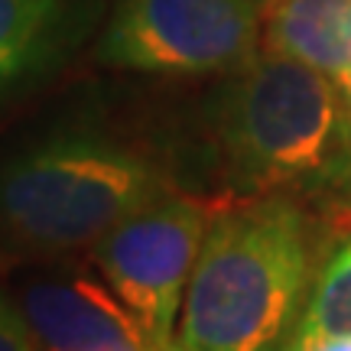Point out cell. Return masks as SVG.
Returning a JSON list of instances; mask_svg holds the SVG:
<instances>
[{
    "mask_svg": "<svg viewBox=\"0 0 351 351\" xmlns=\"http://www.w3.org/2000/svg\"><path fill=\"white\" fill-rule=\"evenodd\" d=\"M208 137L238 199H302L351 182V111L339 82L274 52L225 75Z\"/></svg>",
    "mask_w": 351,
    "mask_h": 351,
    "instance_id": "6da1fadb",
    "label": "cell"
},
{
    "mask_svg": "<svg viewBox=\"0 0 351 351\" xmlns=\"http://www.w3.org/2000/svg\"><path fill=\"white\" fill-rule=\"evenodd\" d=\"M313 289V218L289 195L212 212L176 351H283Z\"/></svg>",
    "mask_w": 351,
    "mask_h": 351,
    "instance_id": "7a4b0ae2",
    "label": "cell"
},
{
    "mask_svg": "<svg viewBox=\"0 0 351 351\" xmlns=\"http://www.w3.org/2000/svg\"><path fill=\"white\" fill-rule=\"evenodd\" d=\"M169 192L150 156L95 130H56L0 156V244L33 257L91 251Z\"/></svg>",
    "mask_w": 351,
    "mask_h": 351,
    "instance_id": "3957f363",
    "label": "cell"
},
{
    "mask_svg": "<svg viewBox=\"0 0 351 351\" xmlns=\"http://www.w3.org/2000/svg\"><path fill=\"white\" fill-rule=\"evenodd\" d=\"M261 52V0H114L98 62L160 78L231 75Z\"/></svg>",
    "mask_w": 351,
    "mask_h": 351,
    "instance_id": "277c9868",
    "label": "cell"
},
{
    "mask_svg": "<svg viewBox=\"0 0 351 351\" xmlns=\"http://www.w3.org/2000/svg\"><path fill=\"white\" fill-rule=\"evenodd\" d=\"M212 212L199 199L163 192L91 247V267L166 351H176V326Z\"/></svg>",
    "mask_w": 351,
    "mask_h": 351,
    "instance_id": "5b68a950",
    "label": "cell"
},
{
    "mask_svg": "<svg viewBox=\"0 0 351 351\" xmlns=\"http://www.w3.org/2000/svg\"><path fill=\"white\" fill-rule=\"evenodd\" d=\"M10 300L43 351H166L88 267L29 270L13 283Z\"/></svg>",
    "mask_w": 351,
    "mask_h": 351,
    "instance_id": "8992f818",
    "label": "cell"
},
{
    "mask_svg": "<svg viewBox=\"0 0 351 351\" xmlns=\"http://www.w3.org/2000/svg\"><path fill=\"white\" fill-rule=\"evenodd\" d=\"M98 0H0V104L52 78L91 33Z\"/></svg>",
    "mask_w": 351,
    "mask_h": 351,
    "instance_id": "52a82bcc",
    "label": "cell"
},
{
    "mask_svg": "<svg viewBox=\"0 0 351 351\" xmlns=\"http://www.w3.org/2000/svg\"><path fill=\"white\" fill-rule=\"evenodd\" d=\"M261 49L341 82L351 59V0H261Z\"/></svg>",
    "mask_w": 351,
    "mask_h": 351,
    "instance_id": "ba28073f",
    "label": "cell"
},
{
    "mask_svg": "<svg viewBox=\"0 0 351 351\" xmlns=\"http://www.w3.org/2000/svg\"><path fill=\"white\" fill-rule=\"evenodd\" d=\"M293 332L351 335V234L341 238L313 276L309 300Z\"/></svg>",
    "mask_w": 351,
    "mask_h": 351,
    "instance_id": "9c48e42d",
    "label": "cell"
},
{
    "mask_svg": "<svg viewBox=\"0 0 351 351\" xmlns=\"http://www.w3.org/2000/svg\"><path fill=\"white\" fill-rule=\"evenodd\" d=\"M0 351H43L16 302L3 293H0Z\"/></svg>",
    "mask_w": 351,
    "mask_h": 351,
    "instance_id": "30bf717a",
    "label": "cell"
},
{
    "mask_svg": "<svg viewBox=\"0 0 351 351\" xmlns=\"http://www.w3.org/2000/svg\"><path fill=\"white\" fill-rule=\"evenodd\" d=\"M283 351H351V335H309L293 332Z\"/></svg>",
    "mask_w": 351,
    "mask_h": 351,
    "instance_id": "8fae6325",
    "label": "cell"
},
{
    "mask_svg": "<svg viewBox=\"0 0 351 351\" xmlns=\"http://www.w3.org/2000/svg\"><path fill=\"white\" fill-rule=\"evenodd\" d=\"M339 88H341V95H345V101H348V111H351V59H348V69H345V75H341Z\"/></svg>",
    "mask_w": 351,
    "mask_h": 351,
    "instance_id": "7c38bea8",
    "label": "cell"
}]
</instances>
